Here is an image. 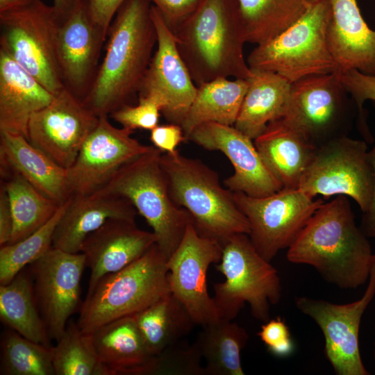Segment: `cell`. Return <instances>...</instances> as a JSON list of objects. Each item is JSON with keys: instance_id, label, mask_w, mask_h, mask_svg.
<instances>
[{"instance_id": "obj_1", "label": "cell", "mask_w": 375, "mask_h": 375, "mask_svg": "<svg viewBox=\"0 0 375 375\" xmlns=\"http://www.w3.org/2000/svg\"><path fill=\"white\" fill-rule=\"evenodd\" d=\"M367 238L356 223L348 197L338 195L315 212L286 257L312 267L340 289L354 290L369 279L374 254Z\"/></svg>"}, {"instance_id": "obj_2", "label": "cell", "mask_w": 375, "mask_h": 375, "mask_svg": "<svg viewBox=\"0 0 375 375\" xmlns=\"http://www.w3.org/2000/svg\"><path fill=\"white\" fill-rule=\"evenodd\" d=\"M150 0H126L108 29L106 51L83 100L98 117L109 116L139 92L157 44Z\"/></svg>"}, {"instance_id": "obj_3", "label": "cell", "mask_w": 375, "mask_h": 375, "mask_svg": "<svg viewBox=\"0 0 375 375\" xmlns=\"http://www.w3.org/2000/svg\"><path fill=\"white\" fill-rule=\"evenodd\" d=\"M197 86L219 78L248 79L247 42L238 0H203L174 33Z\"/></svg>"}, {"instance_id": "obj_4", "label": "cell", "mask_w": 375, "mask_h": 375, "mask_svg": "<svg viewBox=\"0 0 375 375\" xmlns=\"http://www.w3.org/2000/svg\"><path fill=\"white\" fill-rule=\"evenodd\" d=\"M160 164L174 203L186 210L198 233L221 245L231 236L249 234L246 216L217 173L198 159L162 153Z\"/></svg>"}, {"instance_id": "obj_5", "label": "cell", "mask_w": 375, "mask_h": 375, "mask_svg": "<svg viewBox=\"0 0 375 375\" xmlns=\"http://www.w3.org/2000/svg\"><path fill=\"white\" fill-rule=\"evenodd\" d=\"M167 260L156 243L125 268L103 276L81 305L76 322L81 330L92 333L134 315L169 292Z\"/></svg>"}, {"instance_id": "obj_6", "label": "cell", "mask_w": 375, "mask_h": 375, "mask_svg": "<svg viewBox=\"0 0 375 375\" xmlns=\"http://www.w3.org/2000/svg\"><path fill=\"white\" fill-rule=\"evenodd\" d=\"M331 17L330 1L316 0L287 29L256 45L247 58L250 69L276 73L290 83L339 71L327 44Z\"/></svg>"}, {"instance_id": "obj_7", "label": "cell", "mask_w": 375, "mask_h": 375, "mask_svg": "<svg viewBox=\"0 0 375 375\" xmlns=\"http://www.w3.org/2000/svg\"><path fill=\"white\" fill-rule=\"evenodd\" d=\"M217 269L224 276L223 282L213 285L212 298L220 319L233 320L245 303L256 319H269L270 306L281 297L280 276L247 234H235L222 244Z\"/></svg>"}, {"instance_id": "obj_8", "label": "cell", "mask_w": 375, "mask_h": 375, "mask_svg": "<svg viewBox=\"0 0 375 375\" xmlns=\"http://www.w3.org/2000/svg\"><path fill=\"white\" fill-rule=\"evenodd\" d=\"M162 151L154 146L124 165L102 189L127 199L156 236L168 259L192 224L191 216L172 200L160 164Z\"/></svg>"}, {"instance_id": "obj_9", "label": "cell", "mask_w": 375, "mask_h": 375, "mask_svg": "<svg viewBox=\"0 0 375 375\" xmlns=\"http://www.w3.org/2000/svg\"><path fill=\"white\" fill-rule=\"evenodd\" d=\"M59 24L42 0H19L0 10V49L53 94L65 87L56 55Z\"/></svg>"}, {"instance_id": "obj_10", "label": "cell", "mask_w": 375, "mask_h": 375, "mask_svg": "<svg viewBox=\"0 0 375 375\" xmlns=\"http://www.w3.org/2000/svg\"><path fill=\"white\" fill-rule=\"evenodd\" d=\"M339 71L306 76L291 83L280 119L318 147L347 135L352 112Z\"/></svg>"}, {"instance_id": "obj_11", "label": "cell", "mask_w": 375, "mask_h": 375, "mask_svg": "<svg viewBox=\"0 0 375 375\" xmlns=\"http://www.w3.org/2000/svg\"><path fill=\"white\" fill-rule=\"evenodd\" d=\"M367 142L344 135L318 147L299 189L309 195H344L353 199L362 213L370 206L374 175Z\"/></svg>"}, {"instance_id": "obj_12", "label": "cell", "mask_w": 375, "mask_h": 375, "mask_svg": "<svg viewBox=\"0 0 375 375\" xmlns=\"http://www.w3.org/2000/svg\"><path fill=\"white\" fill-rule=\"evenodd\" d=\"M234 199L246 216L248 235L257 251L270 261L288 249L315 212L324 203L299 188H282L262 197L233 192Z\"/></svg>"}, {"instance_id": "obj_13", "label": "cell", "mask_w": 375, "mask_h": 375, "mask_svg": "<svg viewBox=\"0 0 375 375\" xmlns=\"http://www.w3.org/2000/svg\"><path fill=\"white\" fill-rule=\"evenodd\" d=\"M375 296V254L367 288L359 299L340 304L300 296L297 309L311 318L324 338V353L337 375H369L360 352L359 329L362 317Z\"/></svg>"}, {"instance_id": "obj_14", "label": "cell", "mask_w": 375, "mask_h": 375, "mask_svg": "<svg viewBox=\"0 0 375 375\" xmlns=\"http://www.w3.org/2000/svg\"><path fill=\"white\" fill-rule=\"evenodd\" d=\"M99 120L83 101L64 87L52 101L35 112L28 125V140L60 166L74 162Z\"/></svg>"}, {"instance_id": "obj_15", "label": "cell", "mask_w": 375, "mask_h": 375, "mask_svg": "<svg viewBox=\"0 0 375 375\" xmlns=\"http://www.w3.org/2000/svg\"><path fill=\"white\" fill-rule=\"evenodd\" d=\"M222 257V245L200 235L190 224L183 239L167 260L170 292L185 306L196 325L219 319L207 287V272Z\"/></svg>"}, {"instance_id": "obj_16", "label": "cell", "mask_w": 375, "mask_h": 375, "mask_svg": "<svg viewBox=\"0 0 375 375\" xmlns=\"http://www.w3.org/2000/svg\"><path fill=\"white\" fill-rule=\"evenodd\" d=\"M85 267L81 252L69 253L53 247L30 265L37 304L51 340L60 339L79 306Z\"/></svg>"}, {"instance_id": "obj_17", "label": "cell", "mask_w": 375, "mask_h": 375, "mask_svg": "<svg viewBox=\"0 0 375 375\" xmlns=\"http://www.w3.org/2000/svg\"><path fill=\"white\" fill-rule=\"evenodd\" d=\"M133 133L114 126L108 116L99 117L74 162L67 169L72 194L85 195L102 189L124 165L152 148L133 138Z\"/></svg>"}, {"instance_id": "obj_18", "label": "cell", "mask_w": 375, "mask_h": 375, "mask_svg": "<svg viewBox=\"0 0 375 375\" xmlns=\"http://www.w3.org/2000/svg\"><path fill=\"white\" fill-rule=\"evenodd\" d=\"M151 12L157 33L156 49L138 95L155 99L166 120L181 125L194 100L197 86L178 51L174 33L153 5Z\"/></svg>"}, {"instance_id": "obj_19", "label": "cell", "mask_w": 375, "mask_h": 375, "mask_svg": "<svg viewBox=\"0 0 375 375\" xmlns=\"http://www.w3.org/2000/svg\"><path fill=\"white\" fill-rule=\"evenodd\" d=\"M108 31L94 19L90 0L81 3L60 20L56 55L64 86L84 99L95 78Z\"/></svg>"}, {"instance_id": "obj_20", "label": "cell", "mask_w": 375, "mask_h": 375, "mask_svg": "<svg viewBox=\"0 0 375 375\" xmlns=\"http://www.w3.org/2000/svg\"><path fill=\"white\" fill-rule=\"evenodd\" d=\"M188 140L209 151H219L228 158L234 173L224 184L231 191L262 197L283 188L265 165L253 140L234 126L206 123L194 128Z\"/></svg>"}, {"instance_id": "obj_21", "label": "cell", "mask_w": 375, "mask_h": 375, "mask_svg": "<svg viewBox=\"0 0 375 375\" xmlns=\"http://www.w3.org/2000/svg\"><path fill=\"white\" fill-rule=\"evenodd\" d=\"M156 243L153 232L139 228L135 221L124 219H109L89 234L80 251L90 270L87 294L103 276L125 268Z\"/></svg>"}, {"instance_id": "obj_22", "label": "cell", "mask_w": 375, "mask_h": 375, "mask_svg": "<svg viewBox=\"0 0 375 375\" xmlns=\"http://www.w3.org/2000/svg\"><path fill=\"white\" fill-rule=\"evenodd\" d=\"M137 214L127 199L104 189L85 195L72 194L56 227L52 247L78 253L85 238L108 220L135 221Z\"/></svg>"}, {"instance_id": "obj_23", "label": "cell", "mask_w": 375, "mask_h": 375, "mask_svg": "<svg viewBox=\"0 0 375 375\" xmlns=\"http://www.w3.org/2000/svg\"><path fill=\"white\" fill-rule=\"evenodd\" d=\"M327 44L339 70L375 75V31L365 22L356 0H329Z\"/></svg>"}, {"instance_id": "obj_24", "label": "cell", "mask_w": 375, "mask_h": 375, "mask_svg": "<svg viewBox=\"0 0 375 375\" xmlns=\"http://www.w3.org/2000/svg\"><path fill=\"white\" fill-rule=\"evenodd\" d=\"M53 97L54 94L0 49V132L28 139L31 116Z\"/></svg>"}, {"instance_id": "obj_25", "label": "cell", "mask_w": 375, "mask_h": 375, "mask_svg": "<svg viewBox=\"0 0 375 375\" xmlns=\"http://www.w3.org/2000/svg\"><path fill=\"white\" fill-rule=\"evenodd\" d=\"M1 172L18 174L59 205L72 195L67 169L60 166L23 135L0 132Z\"/></svg>"}, {"instance_id": "obj_26", "label": "cell", "mask_w": 375, "mask_h": 375, "mask_svg": "<svg viewBox=\"0 0 375 375\" xmlns=\"http://www.w3.org/2000/svg\"><path fill=\"white\" fill-rule=\"evenodd\" d=\"M253 142L283 188H298L317 148L281 119L269 123Z\"/></svg>"}, {"instance_id": "obj_27", "label": "cell", "mask_w": 375, "mask_h": 375, "mask_svg": "<svg viewBox=\"0 0 375 375\" xmlns=\"http://www.w3.org/2000/svg\"><path fill=\"white\" fill-rule=\"evenodd\" d=\"M90 334L108 375H146L154 355L133 316L112 321Z\"/></svg>"}, {"instance_id": "obj_28", "label": "cell", "mask_w": 375, "mask_h": 375, "mask_svg": "<svg viewBox=\"0 0 375 375\" xmlns=\"http://www.w3.org/2000/svg\"><path fill=\"white\" fill-rule=\"evenodd\" d=\"M252 72L234 126L253 140L269 123L281 117L291 83L276 73Z\"/></svg>"}, {"instance_id": "obj_29", "label": "cell", "mask_w": 375, "mask_h": 375, "mask_svg": "<svg viewBox=\"0 0 375 375\" xmlns=\"http://www.w3.org/2000/svg\"><path fill=\"white\" fill-rule=\"evenodd\" d=\"M248 88L247 79L219 78L197 86L181 126L186 140L199 126L215 122L234 126Z\"/></svg>"}, {"instance_id": "obj_30", "label": "cell", "mask_w": 375, "mask_h": 375, "mask_svg": "<svg viewBox=\"0 0 375 375\" xmlns=\"http://www.w3.org/2000/svg\"><path fill=\"white\" fill-rule=\"evenodd\" d=\"M0 318L23 337L52 347L37 304L31 274L24 269L10 283L0 285Z\"/></svg>"}, {"instance_id": "obj_31", "label": "cell", "mask_w": 375, "mask_h": 375, "mask_svg": "<svg viewBox=\"0 0 375 375\" xmlns=\"http://www.w3.org/2000/svg\"><path fill=\"white\" fill-rule=\"evenodd\" d=\"M133 317L153 355L178 342L196 325L185 306L170 292Z\"/></svg>"}, {"instance_id": "obj_32", "label": "cell", "mask_w": 375, "mask_h": 375, "mask_svg": "<svg viewBox=\"0 0 375 375\" xmlns=\"http://www.w3.org/2000/svg\"><path fill=\"white\" fill-rule=\"evenodd\" d=\"M202 327L194 343L205 360V375H244L240 353L249 340L247 331L225 319Z\"/></svg>"}, {"instance_id": "obj_33", "label": "cell", "mask_w": 375, "mask_h": 375, "mask_svg": "<svg viewBox=\"0 0 375 375\" xmlns=\"http://www.w3.org/2000/svg\"><path fill=\"white\" fill-rule=\"evenodd\" d=\"M13 219L8 244L16 243L44 225L61 206L47 197L16 173L1 172Z\"/></svg>"}, {"instance_id": "obj_34", "label": "cell", "mask_w": 375, "mask_h": 375, "mask_svg": "<svg viewBox=\"0 0 375 375\" xmlns=\"http://www.w3.org/2000/svg\"><path fill=\"white\" fill-rule=\"evenodd\" d=\"M316 0H238L247 42L260 44L287 29Z\"/></svg>"}, {"instance_id": "obj_35", "label": "cell", "mask_w": 375, "mask_h": 375, "mask_svg": "<svg viewBox=\"0 0 375 375\" xmlns=\"http://www.w3.org/2000/svg\"><path fill=\"white\" fill-rule=\"evenodd\" d=\"M51 351L55 375H108L96 352L91 334L81 331L72 320Z\"/></svg>"}, {"instance_id": "obj_36", "label": "cell", "mask_w": 375, "mask_h": 375, "mask_svg": "<svg viewBox=\"0 0 375 375\" xmlns=\"http://www.w3.org/2000/svg\"><path fill=\"white\" fill-rule=\"evenodd\" d=\"M52 347L30 340L13 330L1 342V375H55Z\"/></svg>"}, {"instance_id": "obj_37", "label": "cell", "mask_w": 375, "mask_h": 375, "mask_svg": "<svg viewBox=\"0 0 375 375\" xmlns=\"http://www.w3.org/2000/svg\"><path fill=\"white\" fill-rule=\"evenodd\" d=\"M68 200L36 231L16 243L1 246L0 285L10 283L25 267L41 258L52 247L56 227L66 209Z\"/></svg>"}, {"instance_id": "obj_38", "label": "cell", "mask_w": 375, "mask_h": 375, "mask_svg": "<svg viewBox=\"0 0 375 375\" xmlns=\"http://www.w3.org/2000/svg\"><path fill=\"white\" fill-rule=\"evenodd\" d=\"M201 360L194 342L179 341L153 356L146 375H205Z\"/></svg>"}, {"instance_id": "obj_39", "label": "cell", "mask_w": 375, "mask_h": 375, "mask_svg": "<svg viewBox=\"0 0 375 375\" xmlns=\"http://www.w3.org/2000/svg\"><path fill=\"white\" fill-rule=\"evenodd\" d=\"M340 82L355 103L358 112V127L367 142L371 143L374 138L370 133L367 115L363 108L365 101L375 102V75L364 74L357 69L339 70Z\"/></svg>"}, {"instance_id": "obj_40", "label": "cell", "mask_w": 375, "mask_h": 375, "mask_svg": "<svg viewBox=\"0 0 375 375\" xmlns=\"http://www.w3.org/2000/svg\"><path fill=\"white\" fill-rule=\"evenodd\" d=\"M160 113L161 106L155 99L139 97L136 106L124 105L109 116L124 128L151 131L158 125Z\"/></svg>"}, {"instance_id": "obj_41", "label": "cell", "mask_w": 375, "mask_h": 375, "mask_svg": "<svg viewBox=\"0 0 375 375\" xmlns=\"http://www.w3.org/2000/svg\"><path fill=\"white\" fill-rule=\"evenodd\" d=\"M258 335L267 350L276 356L286 357L294 351L289 328L280 317L264 322Z\"/></svg>"}, {"instance_id": "obj_42", "label": "cell", "mask_w": 375, "mask_h": 375, "mask_svg": "<svg viewBox=\"0 0 375 375\" xmlns=\"http://www.w3.org/2000/svg\"><path fill=\"white\" fill-rule=\"evenodd\" d=\"M169 29L176 31L197 10L203 0H150Z\"/></svg>"}, {"instance_id": "obj_43", "label": "cell", "mask_w": 375, "mask_h": 375, "mask_svg": "<svg viewBox=\"0 0 375 375\" xmlns=\"http://www.w3.org/2000/svg\"><path fill=\"white\" fill-rule=\"evenodd\" d=\"M150 140L163 153H173L178 151L181 142L186 141V138L181 125L169 123L158 125L151 130Z\"/></svg>"}, {"instance_id": "obj_44", "label": "cell", "mask_w": 375, "mask_h": 375, "mask_svg": "<svg viewBox=\"0 0 375 375\" xmlns=\"http://www.w3.org/2000/svg\"><path fill=\"white\" fill-rule=\"evenodd\" d=\"M126 0H90L92 15L95 22L108 32L118 9Z\"/></svg>"}, {"instance_id": "obj_45", "label": "cell", "mask_w": 375, "mask_h": 375, "mask_svg": "<svg viewBox=\"0 0 375 375\" xmlns=\"http://www.w3.org/2000/svg\"><path fill=\"white\" fill-rule=\"evenodd\" d=\"M13 219L6 190L1 184L0 188V245L7 244L12 237Z\"/></svg>"}, {"instance_id": "obj_46", "label": "cell", "mask_w": 375, "mask_h": 375, "mask_svg": "<svg viewBox=\"0 0 375 375\" xmlns=\"http://www.w3.org/2000/svg\"><path fill=\"white\" fill-rule=\"evenodd\" d=\"M374 105L375 107V102ZM369 153L373 168V194L369 210L362 213L360 228L368 238H375V146Z\"/></svg>"}, {"instance_id": "obj_47", "label": "cell", "mask_w": 375, "mask_h": 375, "mask_svg": "<svg viewBox=\"0 0 375 375\" xmlns=\"http://www.w3.org/2000/svg\"><path fill=\"white\" fill-rule=\"evenodd\" d=\"M83 0H53L52 6L59 19L69 15Z\"/></svg>"}, {"instance_id": "obj_48", "label": "cell", "mask_w": 375, "mask_h": 375, "mask_svg": "<svg viewBox=\"0 0 375 375\" xmlns=\"http://www.w3.org/2000/svg\"><path fill=\"white\" fill-rule=\"evenodd\" d=\"M19 1V0H0V10L6 8Z\"/></svg>"}, {"instance_id": "obj_49", "label": "cell", "mask_w": 375, "mask_h": 375, "mask_svg": "<svg viewBox=\"0 0 375 375\" xmlns=\"http://www.w3.org/2000/svg\"><path fill=\"white\" fill-rule=\"evenodd\" d=\"M374 331H375V324H374ZM374 362H375V348H374Z\"/></svg>"}]
</instances>
